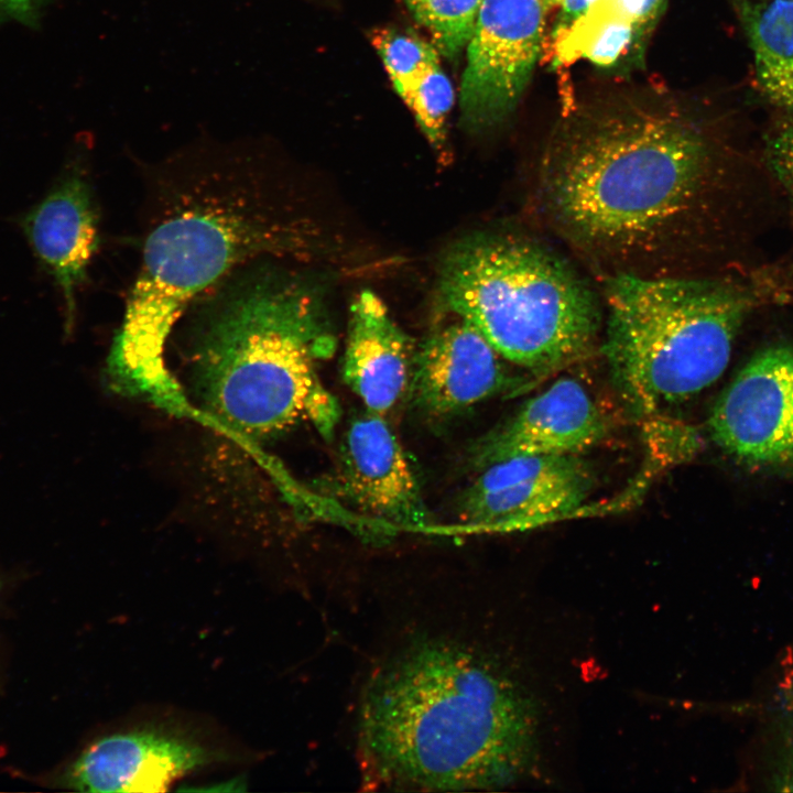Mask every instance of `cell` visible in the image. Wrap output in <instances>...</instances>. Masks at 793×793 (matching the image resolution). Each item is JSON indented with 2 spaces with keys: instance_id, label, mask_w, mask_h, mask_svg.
<instances>
[{
  "instance_id": "cell-1",
  "label": "cell",
  "mask_w": 793,
  "mask_h": 793,
  "mask_svg": "<svg viewBox=\"0 0 793 793\" xmlns=\"http://www.w3.org/2000/svg\"><path fill=\"white\" fill-rule=\"evenodd\" d=\"M430 595L377 644L356 734L368 784L495 790L536 775L545 704L520 645L466 590Z\"/></svg>"
},
{
  "instance_id": "cell-2",
  "label": "cell",
  "mask_w": 793,
  "mask_h": 793,
  "mask_svg": "<svg viewBox=\"0 0 793 793\" xmlns=\"http://www.w3.org/2000/svg\"><path fill=\"white\" fill-rule=\"evenodd\" d=\"M279 194L251 154L182 156L150 171L140 269L108 361L115 388L172 398L165 345L189 305L238 269L306 247L305 221Z\"/></svg>"
},
{
  "instance_id": "cell-3",
  "label": "cell",
  "mask_w": 793,
  "mask_h": 793,
  "mask_svg": "<svg viewBox=\"0 0 793 793\" xmlns=\"http://www.w3.org/2000/svg\"><path fill=\"white\" fill-rule=\"evenodd\" d=\"M543 188L583 248L626 262L678 247L710 173L703 133L672 104L623 97L582 106L555 129Z\"/></svg>"
},
{
  "instance_id": "cell-4",
  "label": "cell",
  "mask_w": 793,
  "mask_h": 793,
  "mask_svg": "<svg viewBox=\"0 0 793 793\" xmlns=\"http://www.w3.org/2000/svg\"><path fill=\"white\" fill-rule=\"evenodd\" d=\"M191 305L196 308L192 379L213 420L250 442L303 421L332 437L340 410L316 360L332 352L333 344L319 300L306 283L260 260Z\"/></svg>"
},
{
  "instance_id": "cell-5",
  "label": "cell",
  "mask_w": 793,
  "mask_h": 793,
  "mask_svg": "<svg viewBox=\"0 0 793 793\" xmlns=\"http://www.w3.org/2000/svg\"><path fill=\"white\" fill-rule=\"evenodd\" d=\"M757 297L739 283L618 272L606 283L605 355L641 414L687 401L727 368Z\"/></svg>"
},
{
  "instance_id": "cell-6",
  "label": "cell",
  "mask_w": 793,
  "mask_h": 793,
  "mask_svg": "<svg viewBox=\"0 0 793 793\" xmlns=\"http://www.w3.org/2000/svg\"><path fill=\"white\" fill-rule=\"evenodd\" d=\"M443 308L469 322L508 362L547 374L584 357L599 326L597 301L561 259L526 239L481 235L443 261Z\"/></svg>"
},
{
  "instance_id": "cell-7",
  "label": "cell",
  "mask_w": 793,
  "mask_h": 793,
  "mask_svg": "<svg viewBox=\"0 0 793 793\" xmlns=\"http://www.w3.org/2000/svg\"><path fill=\"white\" fill-rule=\"evenodd\" d=\"M543 0H484L467 42L459 106L463 124L492 128L517 108L543 46Z\"/></svg>"
},
{
  "instance_id": "cell-8",
  "label": "cell",
  "mask_w": 793,
  "mask_h": 793,
  "mask_svg": "<svg viewBox=\"0 0 793 793\" xmlns=\"http://www.w3.org/2000/svg\"><path fill=\"white\" fill-rule=\"evenodd\" d=\"M708 427L737 464L793 472V345L756 354L715 402Z\"/></svg>"
},
{
  "instance_id": "cell-9",
  "label": "cell",
  "mask_w": 793,
  "mask_h": 793,
  "mask_svg": "<svg viewBox=\"0 0 793 793\" xmlns=\"http://www.w3.org/2000/svg\"><path fill=\"white\" fill-rule=\"evenodd\" d=\"M229 758L187 729L144 724L90 741L50 781L78 792H159L176 780Z\"/></svg>"
},
{
  "instance_id": "cell-10",
  "label": "cell",
  "mask_w": 793,
  "mask_h": 793,
  "mask_svg": "<svg viewBox=\"0 0 793 793\" xmlns=\"http://www.w3.org/2000/svg\"><path fill=\"white\" fill-rule=\"evenodd\" d=\"M467 489L461 519L476 529H507L571 514L595 477L579 455L518 456L486 466Z\"/></svg>"
},
{
  "instance_id": "cell-11",
  "label": "cell",
  "mask_w": 793,
  "mask_h": 793,
  "mask_svg": "<svg viewBox=\"0 0 793 793\" xmlns=\"http://www.w3.org/2000/svg\"><path fill=\"white\" fill-rule=\"evenodd\" d=\"M339 461V489L368 519L383 525H427L417 478L384 416L366 411L354 419Z\"/></svg>"
},
{
  "instance_id": "cell-12",
  "label": "cell",
  "mask_w": 793,
  "mask_h": 793,
  "mask_svg": "<svg viewBox=\"0 0 793 793\" xmlns=\"http://www.w3.org/2000/svg\"><path fill=\"white\" fill-rule=\"evenodd\" d=\"M607 433V419L585 387L562 378L480 441L474 460L482 469L518 456L579 455Z\"/></svg>"
},
{
  "instance_id": "cell-13",
  "label": "cell",
  "mask_w": 793,
  "mask_h": 793,
  "mask_svg": "<svg viewBox=\"0 0 793 793\" xmlns=\"http://www.w3.org/2000/svg\"><path fill=\"white\" fill-rule=\"evenodd\" d=\"M501 357L469 322L433 333L413 358L410 394L426 414L447 416L511 388Z\"/></svg>"
},
{
  "instance_id": "cell-14",
  "label": "cell",
  "mask_w": 793,
  "mask_h": 793,
  "mask_svg": "<svg viewBox=\"0 0 793 793\" xmlns=\"http://www.w3.org/2000/svg\"><path fill=\"white\" fill-rule=\"evenodd\" d=\"M98 221L91 186L79 169L68 172L23 220L29 243L62 292L68 330L76 292L97 250Z\"/></svg>"
},
{
  "instance_id": "cell-15",
  "label": "cell",
  "mask_w": 793,
  "mask_h": 793,
  "mask_svg": "<svg viewBox=\"0 0 793 793\" xmlns=\"http://www.w3.org/2000/svg\"><path fill=\"white\" fill-rule=\"evenodd\" d=\"M414 355L383 302L363 291L350 308L344 379L366 411L385 416L410 388Z\"/></svg>"
},
{
  "instance_id": "cell-16",
  "label": "cell",
  "mask_w": 793,
  "mask_h": 793,
  "mask_svg": "<svg viewBox=\"0 0 793 793\" xmlns=\"http://www.w3.org/2000/svg\"><path fill=\"white\" fill-rule=\"evenodd\" d=\"M753 55L757 83L776 107L793 110V0H732Z\"/></svg>"
},
{
  "instance_id": "cell-17",
  "label": "cell",
  "mask_w": 793,
  "mask_h": 793,
  "mask_svg": "<svg viewBox=\"0 0 793 793\" xmlns=\"http://www.w3.org/2000/svg\"><path fill=\"white\" fill-rule=\"evenodd\" d=\"M484 0H404L442 54L454 57L467 45Z\"/></svg>"
},
{
  "instance_id": "cell-18",
  "label": "cell",
  "mask_w": 793,
  "mask_h": 793,
  "mask_svg": "<svg viewBox=\"0 0 793 793\" xmlns=\"http://www.w3.org/2000/svg\"><path fill=\"white\" fill-rule=\"evenodd\" d=\"M372 43L399 95L425 72L439 65V52L435 45L413 34L378 30L372 35Z\"/></svg>"
},
{
  "instance_id": "cell-19",
  "label": "cell",
  "mask_w": 793,
  "mask_h": 793,
  "mask_svg": "<svg viewBox=\"0 0 793 793\" xmlns=\"http://www.w3.org/2000/svg\"><path fill=\"white\" fill-rule=\"evenodd\" d=\"M401 98L412 110L427 140L435 146L445 141L446 121L454 104V89L441 64L425 72Z\"/></svg>"
},
{
  "instance_id": "cell-20",
  "label": "cell",
  "mask_w": 793,
  "mask_h": 793,
  "mask_svg": "<svg viewBox=\"0 0 793 793\" xmlns=\"http://www.w3.org/2000/svg\"><path fill=\"white\" fill-rule=\"evenodd\" d=\"M767 162L776 180L793 196V124L771 137L767 144Z\"/></svg>"
},
{
  "instance_id": "cell-21",
  "label": "cell",
  "mask_w": 793,
  "mask_h": 793,
  "mask_svg": "<svg viewBox=\"0 0 793 793\" xmlns=\"http://www.w3.org/2000/svg\"><path fill=\"white\" fill-rule=\"evenodd\" d=\"M595 0H563L553 29V40L565 34L571 26L587 11Z\"/></svg>"
},
{
  "instance_id": "cell-22",
  "label": "cell",
  "mask_w": 793,
  "mask_h": 793,
  "mask_svg": "<svg viewBox=\"0 0 793 793\" xmlns=\"http://www.w3.org/2000/svg\"><path fill=\"white\" fill-rule=\"evenodd\" d=\"M42 0H0V13L25 25H34Z\"/></svg>"
},
{
  "instance_id": "cell-23",
  "label": "cell",
  "mask_w": 793,
  "mask_h": 793,
  "mask_svg": "<svg viewBox=\"0 0 793 793\" xmlns=\"http://www.w3.org/2000/svg\"><path fill=\"white\" fill-rule=\"evenodd\" d=\"M563 0H543L546 10L558 7Z\"/></svg>"
}]
</instances>
